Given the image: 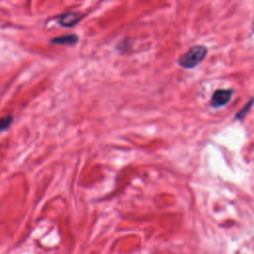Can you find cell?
<instances>
[{
    "label": "cell",
    "instance_id": "obj_1",
    "mask_svg": "<svg viewBox=\"0 0 254 254\" xmlns=\"http://www.w3.org/2000/svg\"><path fill=\"white\" fill-rule=\"evenodd\" d=\"M206 55V47L201 45L192 46L178 59V64L186 69L193 68L197 66L205 59Z\"/></svg>",
    "mask_w": 254,
    "mask_h": 254
},
{
    "label": "cell",
    "instance_id": "obj_2",
    "mask_svg": "<svg viewBox=\"0 0 254 254\" xmlns=\"http://www.w3.org/2000/svg\"><path fill=\"white\" fill-rule=\"evenodd\" d=\"M232 89H216L211 96L210 105L213 108H219L226 105L232 97Z\"/></svg>",
    "mask_w": 254,
    "mask_h": 254
},
{
    "label": "cell",
    "instance_id": "obj_3",
    "mask_svg": "<svg viewBox=\"0 0 254 254\" xmlns=\"http://www.w3.org/2000/svg\"><path fill=\"white\" fill-rule=\"evenodd\" d=\"M80 19H81V17L78 13L68 12V13L63 14L59 18V23H60V25L68 28V27H72V26L76 25Z\"/></svg>",
    "mask_w": 254,
    "mask_h": 254
},
{
    "label": "cell",
    "instance_id": "obj_4",
    "mask_svg": "<svg viewBox=\"0 0 254 254\" xmlns=\"http://www.w3.org/2000/svg\"><path fill=\"white\" fill-rule=\"evenodd\" d=\"M78 38L76 35H65L54 38L52 40V43L59 44V45H73L77 42Z\"/></svg>",
    "mask_w": 254,
    "mask_h": 254
},
{
    "label": "cell",
    "instance_id": "obj_5",
    "mask_svg": "<svg viewBox=\"0 0 254 254\" xmlns=\"http://www.w3.org/2000/svg\"><path fill=\"white\" fill-rule=\"evenodd\" d=\"M12 122H13V117L11 115L1 117L0 118V132L7 130L10 127V125L12 124Z\"/></svg>",
    "mask_w": 254,
    "mask_h": 254
},
{
    "label": "cell",
    "instance_id": "obj_6",
    "mask_svg": "<svg viewBox=\"0 0 254 254\" xmlns=\"http://www.w3.org/2000/svg\"><path fill=\"white\" fill-rule=\"evenodd\" d=\"M253 104H254V98H251V99L246 103V105L236 114L235 118H236V119H242V118L247 114V112L251 109V107H252Z\"/></svg>",
    "mask_w": 254,
    "mask_h": 254
},
{
    "label": "cell",
    "instance_id": "obj_7",
    "mask_svg": "<svg viewBox=\"0 0 254 254\" xmlns=\"http://www.w3.org/2000/svg\"><path fill=\"white\" fill-rule=\"evenodd\" d=\"M253 31H254V22H253Z\"/></svg>",
    "mask_w": 254,
    "mask_h": 254
}]
</instances>
